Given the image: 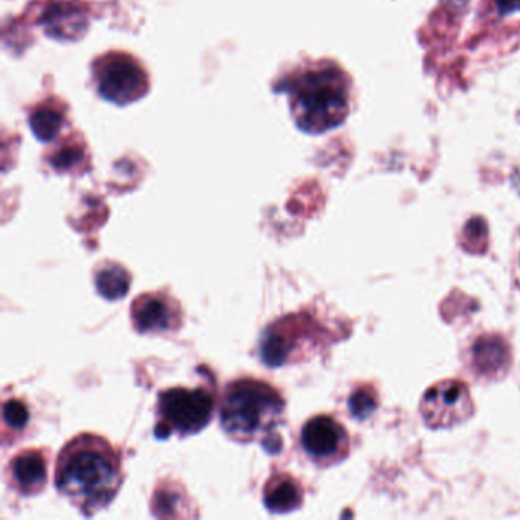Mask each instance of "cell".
Listing matches in <instances>:
<instances>
[{
	"mask_svg": "<svg viewBox=\"0 0 520 520\" xmlns=\"http://www.w3.org/2000/svg\"><path fill=\"white\" fill-rule=\"evenodd\" d=\"M30 408L19 399L5 400L2 406V420L4 424L13 430H22L30 423Z\"/></svg>",
	"mask_w": 520,
	"mask_h": 520,
	"instance_id": "5bb4252c",
	"label": "cell"
},
{
	"mask_svg": "<svg viewBox=\"0 0 520 520\" xmlns=\"http://www.w3.org/2000/svg\"><path fill=\"white\" fill-rule=\"evenodd\" d=\"M301 444L313 461L319 466H331L346 457L350 441L339 421L328 415H317L304 424Z\"/></svg>",
	"mask_w": 520,
	"mask_h": 520,
	"instance_id": "52a82bcc",
	"label": "cell"
},
{
	"mask_svg": "<svg viewBox=\"0 0 520 520\" xmlns=\"http://www.w3.org/2000/svg\"><path fill=\"white\" fill-rule=\"evenodd\" d=\"M286 402L272 384L263 380L239 379L229 383L220 402V423L239 443L268 438L284 417Z\"/></svg>",
	"mask_w": 520,
	"mask_h": 520,
	"instance_id": "3957f363",
	"label": "cell"
},
{
	"mask_svg": "<svg viewBox=\"0 0 520 520\" xmlns=\"http://www.w3.org/2000/svg\"><path fill=\"white\" fill-rule=\"evenodd\" d=\"M98 92L108 101L126 106L148 90V80L141 66L127 55H112L99 64Z\"/></svg>",
	"mask_w": 520,
	"mask_h": 520,
	"instance_id": "8992f818",
	"label": "cell"
},
{
	"mask_svg": "<svg viewBox=\"0 0 520 520\" xmlns=\"http://www.w3.org/2000/svg\"><path fill=\"white\" fill-rule=\"evenodd\" d=\"M497 8L501 14H511L520 10V0H497Z\"/></svg>",
	"mask_w": 520,
	"mask_h": 520,
	"instance_id": "2e32d148",
	"label": "cell"
},
{
	"mask_svg": "<svg viewBox=\"0 0 520 520\" xmlns=\"http://www.w3.org/2000/svg\"><path fill=\"white\" fill-rule=\"evenodd\" d=\"M30 126L37 139L43 142L51 141L61 130L63 117L52 109H39L31 115Z\"/></svg>",
	"mask_w": 520,
	"mask_h": 520,
	"instance_id": "4fadbf2b",
	"label": "cell"
},
{
	"mask_svg": "<svg viewBox=\"0 0 520 520\" xmlns=\"http://www.w3.org/2000/svg\"><path fill=\"white\" fill-rule=\"evenodd\" d=\"M155 435L165 440L171 433L188 437L203 430L214 415V399L204 389L170 388L157 395Z\"/></svg>",
	"mask_w": 520,
	"mask_h": 520,
	"instance_id": "277c9868",
	"label": "cell"
},
{
	"mask_svg": "<svg viewBox=\"0 0 520 520\" xmlns=\"http://www.w3.org/2000/svg\"><path fill=\"white\" fill-rule=\"evenodd\" d=\"M132 322L141 335L175 331L182 324V310L166 293H144L132 304Z\"/></svg>",
	"mask_w": 520,
	"mask_h": 520,
	"instance_id": "ba28073f",
	"label": "cell"
},
{
	"mask_svg": "<svg viewBox=\"0 0 520 520\" xmlns=\"http://www.w3.org/2000/svg\"><path fill=\"white\" fill-rule=\"evenodd\" d=\"M42 24L46 34L60 40H78L88 30L84 11L72 2H55L49 5Z\"/></svg>",
	"mask_w": 520,
	"mask_h": 520,
	"instance_id": "30bf717a",
	"label": "cell"
},
{
	"mask_svg": "<svg viewBox=\"0 0 520 520\" xmlns=\"http://www.w3.org/2000/svg\"><path fill=\"white\" fill-rule=\"evenodd\" d=\"M293 119L302 132L321 135L345 121L350 112V84L335 64L298 73L288 86Z\"/></svg>",
	"mask_w": 520,
	"mask_h": 520,
	"instance_id": "7a4b0ae2",
	"label": "cell"
},
{
	"mask_svg": "<svg viewBox=\"0 0 520 520\" xmlns=\"http://www.w3.org/2000/svg\"><path fill=\"white\" fill-rule=\"evenodd\" d=\"M304 501V490L297 477L288 473H275L269 477L263 490V502L270 513L286 515L298 510Z\"/></svg>",
	"mask_w": 520,
	"mask_h": 520,
	"instance_id": "8fae6325",
	"label": "cell"
},
{
	"mask_svg": "<svg viewBox=\"0 0 520 520\" xmlns=\"http://www.w3.org/2000/svg\"><path fill=\"white\" fill-rule=\"evenodd\" d=\"M95 288L104 299L118 301L130 290L132 275L115 261H104L95 269Z\"/></svg>",
	"mask_w": 520,
	"mask_h": 520,
	"instance_id": "7c38bea8",
	"label": "cell"
},
{
	"mask_svg": "<svg viewBox=\"0 0 520 520\" xmlns=\"http://www.w3.org/2000/svg\"><path fill=\"white\" fill-rule=\"evenodd\" d=\"M8 477L20 495H39L48 482V459L43 450L26 449L17 453L8 466Z\"/></svg>",
	"mask_w": 520,
	"mask_h": 520,
	"instance_id": "9c48e42d",
	"label": "cell"
},
{
	"mask_svg": "<svg viewBox=\"0 0 520 520\" xmlns=\"http://www.w3.org/2000/svg\"><path fill=\"white\" fill-rule=\"evenodd\" d=\"M121 458L112 444L93 433H81L60 452L55 487L83 515L106 508L121 488Z\"/></svg>",
	"mask_w": 520,
	"mask_h": 520,
	"instance_id": "6da1fadb",
	"label": "cell"
},
{
	"mask_svg": "<svg viewBox=\"0 0 520 520\" xmlns=\"http://www.w3.org/2000/svg\"><path fill=\"white\" fill-rule=\"evenodd\" d=\"M348 408H350L351 415L355 419H368L377 408V399H375L374 391L370 388L357 389L348 400Z\"/></svg>",
	"mask_w": 520,
	"mask_h": 520,
	"instance_id": "9a60e30c",
	"label": "cell"
},
{
	"mask_svg": "<svg viewBox=\"0 0 520 520\" xmlns=\"http://www.w3.org/2000/svg\"><path fill=\"white\" fill-rule=\"evenodd\" d=\"M420 409L429 428H453L472 417L473 402L466 384L446 380L428 389Z\"/></svg>",
	"mask_w": 520,
	"mask_h": 520,
	"instance_id": "5b68a950",
	"label": "cell"
}]
</instances>
